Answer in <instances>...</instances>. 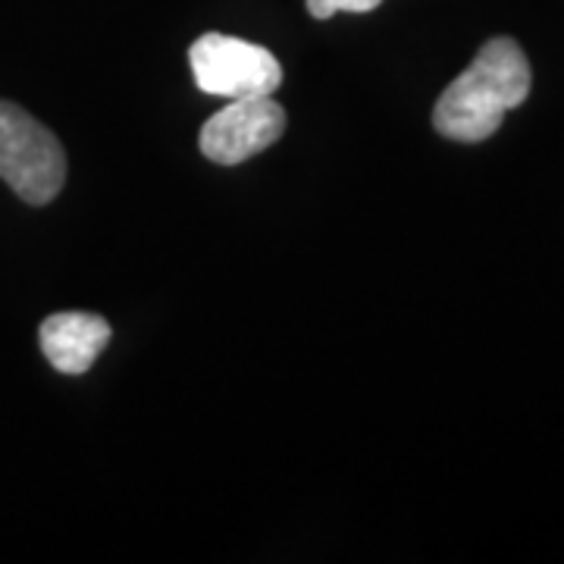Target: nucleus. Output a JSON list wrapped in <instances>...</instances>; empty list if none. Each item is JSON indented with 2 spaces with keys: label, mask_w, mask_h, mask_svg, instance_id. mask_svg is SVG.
Wrapping results in <instances>:
<instances>
[{
  "label": "nucleus",
  "mask_w": 564,
  "mask_h": 564,
  "mask_svg": "<svg viewBox=\"0 0 564 564\" xmlns=\"http://www.w3.org/2000/svg\"><path fill=\"white\" fill-rule=\"evenodd\" d=\"M188 63L195 73V85L204 95L217 98H258V95H276L282 85L280 61L251 41L236 35L210 32L192 44Z\"/></svg>",
  "instance_id": "3"
},
{
  "label": "nucleus",
  "mask_w": 564,
  "mask_h": 564,
  "mask_svg": "<svg viewBox=\"0 0 564 564\" xmlns=\"http://www.w3.org/2000/svg\"><path fill=\"white\" fill-rule=\"evenodd\" d=\"M39 343L54 370L79 377L91 370L104 345L110 343V323L88 311H63L41 323Z\"/></svg>",
  "instance_id": "5"
},
{
  "label": "nucleus",
  "mask_w": 564,
  "mask_h": 564,
  "mask_svg": "<svg viewBox=\"0 0 564 564\" xmlns=\"http://www.w3.org/2000/svg\"><path fill=\"white\" fill-rule=\"evenodd\" d=\"M0 180L25 204H47L66 182V151L32 113L0 101Z\"/></svg>",
  "instance_id": "2"
},
{
  "label": "nucleus",
  "mask_w": 564,
  "mask_h": 564,
  "mask_svg": "<svg viewBox=\"0 0 564 564\" xmlns=\"http://www.w3.org/2000/svg\"><path fill=\"white\" fill-rule=\"evenodd\" d=\"M304 3H307V13L314 20H329L336 13H370L383 0H304Z\"/></svg>",
  "instance_id": "6"
},
{
  "label": "nucleus",
  "mask_w": 564,
  "mask_h": 564,
  "mask_svg": "<svg viewBox=\"0 0 564 564\" xmlns=\"http://www.w3.org/2000/svg\"><path fill=\"white\" fill-rule=\"evenodd\" d=\"M530 85L533 73L521 44L514 39L486 41L474 63L440 95L433 126L452 141H486L499 132L508 110L527 101Z\"/></svg>",
  "instance_id": "1"
},
{
  "label": "nucleus",
  "mask_w": 564,
  "mask_h": 564,
  "mask_svg": "<svg viewBox=\"0 0 564 564\" xmlns=\"http://www.w3.org/2000/svg\"><path fill=\"white\" fill-rule=\"evenodd\" d=\"M285 132V110L273 95L236 98L202 129V154L220 166H236L261 154Z\"/></svg>",
  "instance_id": "4"
}]
</instances>
